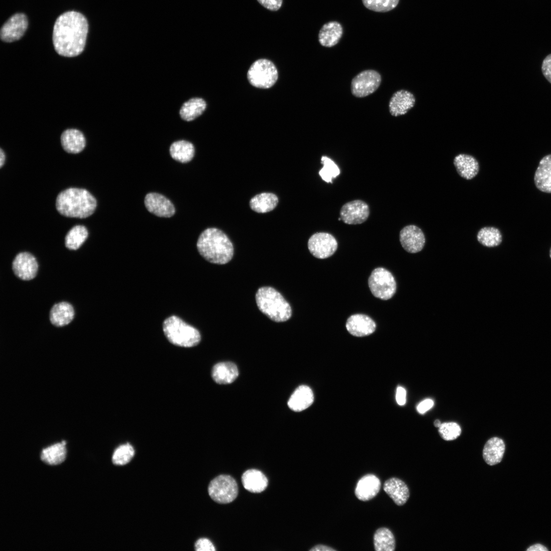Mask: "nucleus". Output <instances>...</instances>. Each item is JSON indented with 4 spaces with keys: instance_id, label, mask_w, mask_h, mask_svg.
Returning a JSON list of instances; mask_svg holds the SVG:
<instances>
[{
    "instance_id": "1",
    "label": "nucleus",
    "mask_w": 551,
    "mask_h": 551,
    "mask_svg": "<svg viewBox=\"0 0 551 551\" xmlns=\"http://www.w3.org/2000/svg\"><path fill=\"white\" fill-rule=\"evenodd\" d=\"M88 31V23L81 13L67 11L56 19L53 33V42L60 55L73 57L83 51Z\"/></svg>"
},
{
    "instance_id": "2",
    "label": "nucleus",
    "mask_w": 551,
    "mask_h": 551,
    "mask_svg": "<svg viewBox=\"0 0 551 551\" xmlns=\"http://www.w3.org/2000/svg\"><path fill=\"white\" fill-rule=\"evenodd\" d=\"M199 254L207 261L224 264L231 260L234 254L233 244L221 230L208 228L199 235L197 243Z\"/></svg>"
},
{
    "instance_id": "3",
    "label": "nucleus",
    "mask_w": 551,
    "mask_h": 551,
    "mask_svg": "<svg viewBox=\"0 0 551 551\" xmlns=\"http://www.w3.org/2000/svg\"><path fill=\"white\" fill-rule=\"evenodd\" d=\"M97 205L95 198L87 190L69 188L57 196L56 207L62 215L85 218L91 215Z\"/></svg>"
},
{
    "instance_id": "4",
    "label": "nucleus",
    "mask_w": 551,
    "mask_h": 551,
    "mask_svg": "<svg viewBox=\"0 0 551 551\" xmlns=\"http://www.w3.org/2000/svg\"><path fill=\"white\" fill-rule=\"evenodd\" d=\"M256 301L260 311L275 322L286 321L292 315L289 304L272 287L259 288L256 294Z\"/></svg>"
},
{
    "instance_id": "5",
    "label": "nucleus",
    "mask_w": 551,
    "mask_h": 551,
    "mask_svg": "<svg viewBox=\"0 0 551 551\" xmlns=\"http://www.w3.org/2000/svg\"><path fill=\"white\" fill-rule=\"evenodd\" d=\"M163 330L168 341L177 346L193 347L201 341L199 331L177 316H171L165 319Z\"/></svg>"
},
{
    "instance_id": "6",
    "label": "nucleus",
    "mask_w": 551,
    "mask_h": 551,
    "mask_svg": "<svg viewBox=\"0 0 551 551\" xmlns=\"http://www.w3.org/2000/svg\"><path fill=\"white\" fill-rule=\"evenodd\" d=\"M247 77L252 86L259 88L268 89L276 83L278 72L271 61L260 59L252 64L247 71Z\"/></svg>"
},
{
    "instance_id": "7",
    "label": "nucleus",
    "mask_w": 551,
    "mask_h": 551,
    "mask_svg": "<svg viewBox=\"0 0 551 551\" xmlns=\"http://www.w3.org/2000/svg\"><path fill=\"white\" fill-rule=\"evenodd\" d=\"M368 286L372 294L382 300H388L394 295L396 283L392 273L383 267L374 269L368 278Z\"/></svg>"
},
{
    "instance_id": "8",
    "label": "nucleus",
    "mask_w": 551,
    "mask_h": 551,
    "mask_svg": "<svg viewBox=\"0 0 551 551\" xmlns=\"http://www.w3.org/2000/svg\"><path fill=\"white\" fill-rule=\"evenodd\" d=\"M210 497L219 504L233 502L238 495V486L235 480L229 475H219L212 480L208 486Z\"/></svg>"
},
{
    "instance_id": "9",
    "label": "nucleus",
    "mask_w": 551,
    "mask_h": 551,
    "mask_svg": "<svg viewBox=\"0 0 551 551\" xmlns=\"http://www.w3.org/2000/svg\"><path fill=\"white\" fill-rule=\"evenodd\" d=\"M381 80L380 74L374 70L362 71L352 81V93L357 97L368 96L377 90L381 84Z\"/></svg>"
},
{
    "instance_id": "10",
    "label": "nucleus",
    "mask_w": 551,
    "mask_h": 551,
    "mask_svg": "<svg viewBox=\"0 0 551 551\" xmlns=\"http://www.w3.org/2000/svg\"><path fill=\"white\" fill-rule=\"evenodd\" d=\"M310 253L318 259H325L332 256L337 249L338 243L331 234L319 232L312 235L308 242Z\"/></svg>"
},
{
    "instance_id": "11",
    "label": "nucleus",
    "mask_w": 551,
    "mask_h": 551,
    "mask_svg": "<svg viewBox=\"0 0 551 551\" xmlns=\"http://www.w3.org/2000/svg\"><path fill=\"white\" fill-rule=\"evenodd\" d=\"M369 213L367 204L362 200L356 199L342 206L340 217L344 223L348 224H361L367 219Z\"/></svg>"
},
{
    "instance_id": "12",
    "label": "nucleus",
    "mask_w": 551,
    "mask_h": 551,
    "mask_svg": "<svg viewBox=\"0 0 551 551\" xmlns=\"http://www.w3.org/2000/svg\"><path fill=\"white\" fill-rule=\"evenodd\" d=\"M28 26V21L25 14H15L1 28V39L6 42L18 40L24 35Z\"/></svg>"
},
{
    "instance_id": "13",
    "label": "nucleus",
    "mask_w": 551,
    "mask_h": 551,
    "mask_svg": "<svg viewBox=\"0 0 551 551\" xmlns=\"http://www.w3.org/2000/svg\"><path fill=\"white\" fill-rule=\"evenodd\" d=\"M12 270L19 279L29 281L34 279L37 274L38 265L35 257L28 252L18 254L12 262Z\"/></svg>"
},
{
    "instance_id": "14",
    "label": "nucleus",
    "mask_w": 551,
    "mask_h": 551,
    "mask_svg": "<svg viewBox=\"0 0 551 551\" xmlns=\"http://www.w3.org/2000/svg\"><path fill=\"white\" fill-rule=\"evenodd\" d=\"M399 241L406 251L416 253L423 249L425 239L423 232L419 227L411 224L405 227L400 231Z\"/></svg>"
},
{
    "instance_id": "15",
    "label": "nucleus",
    "mask_w": 551,
    "mask_h": 551,
    "mask_svg": "<svg viewBox=\"0 0 551 551\" xmlns=\"http://www.w3.org/2000/svg\"><path fill=\"white\" fill-rule=\"evenodd\" d=\"M144 204L151 213L162 217H170L174 215L175 208L172 203L159 193L151 192L144 198Z\"/></svg>"
},
{
    "instance_id": "16",
    "label": "nucleus",
    "mask_w": 551,
    "mask_h": 551,
    "mask_svg": "<svg viewBox=\"0 0 551 551\" xmlns=\"http://www.w3.org/2000/svg\"><path fill=\"white\" fill-rule=\"evenodd\" d=\"M415 103V96L412 92L404 89L398 90L389 101V112L395 117L405 115L414 107Z\"/></svg>"
},
{
    "instance_id": "17",
    "label": "nucleus",
    "mask_w": 551,
    "mask_h": 551,
    "mask_svg": "<svg viewBox=\"0 0 551 551\" xmlns=\"http://www.w3.org/2000/svg\"><path fill=\"white\" fill-rule=\"evenodd\" d=\"M347 331L356 337H364L373 333L376 328L375 322L368 316L356 314L351 315L346 323Z\"/></svg>"
},
{
    "instance_id": "18",
    "label": "nucleus",
    "mask_w": 551,
    "mask_h": 551,
    "mask_svg": "<svg viewBox=\"0 0 551 551\" xmlns=\"http://www.w3.org/2000/svg\"><path fill=\"white\" fill-rule=\"evenodd\" d=\"M381 486V481L376 475L367 474L358 481L355 490V495L360 500H369L378 494Z\"/></svg>"
},
{
    "instance_id": "19",
    "label": "nucleus",
    "mask_w": 551,
    "mask_h": 551,
    "mask_svg": "<svg viewBox=\"0 0 551 551\" xmlns=\"http://www.w3.org/2000/svg\"><path fill=\"white\" fill-rule=\"evenodd\" d=\"M383 489L398 506L404 505L410 496L407 485L397 478L393 477L387 480L384 484Z\"/></svg>"
},
{
    "instance_id": "20",
    "label": "nucleus",
    "mask_w": 551,
    "mask_h": 551,
    "mask_svg": "<svg viewBox=\"0 0 551 551\" xmlns=\"http://www.w3.org/2000/svg\"><path fill=\"white\" fill-rule=\"evenodd\" d=\"M534 183L540 191L551 193V155L543 157L534 174Z\"/></svg>"
},
{
    "instance_id": "21",
    "label": "nucleus",
    "mask_w": 551,
    "mask_h": 551,
    "mask_svg": "<svg viewBox=\"0 0 551 551\" xmlns=\"http://www.w3.org/2000/svg\"><path fill=\"white\" fill-rule=\"evenodd\" d=\"M454 164L458 174L463 178L471 180L475 177L479 171V164L472 156L460 154L454 158Z\"/></svg>"
},
{
    "instance_id": "22",
    "label": "nucleus",
    "mask_w": 551,
    "mask_h": 551,
    "mask_svg": "<svg viewBox=\"0 0 551 551\" xmlns=\"http://www.w3.org/2000/svg\"><path fill=\"white\" fill-rule=\"evenodd\" d=\"M74 311L72 306L66 302L54 304L49 311V320L56 327H63L73 319Z\"/></svg>"
},
{
    "instance_id": "23",
    "label": "nucleus",
    "mask_w": 551,
    "mask_h": 551,
    "mask_svg": "<svg viewBox=\"0 0 551 551\" xmlns=\"http://www.w3.org/2000/svg\"><path fill=\"white\" fill-rule=\"evenodd\" d=\"M61 142L64 151L70 154L80 153L86 145L85 138L83 133L74 129H67L62 133Z\"/></svg>"
},
{
    "instance_id": "24",
    "label": "nucleus",
    "mask_w": 551,
    "mask_h": 551,
    "mask_svg": "<svg viewBox=\"0 0 551 551\" xmlns=\"http://www.w3.org/2000/svg\"><path fill=\"white\" fill-rule=\"evenodd\" d=\"M505 451L504 441L497 437L489 439L485 443L483 450V457L489 465H494L501 462Z\"/></svg>"
},
{
    "instance_id": "25",
    "label": "nucleus",
    "mask_w": 551,
    "mask_h": 551,
    "mask_svg": "<svg viewBox=\"0 0 551 551\" xmlns=\"http://www.w3.org/2000/svg\"><path fill=\"white\" fill-rule=\"evenodd\" d=\"M314 395L311 389L306 385L297 387L290 396L288 406L294 411H303L313 403Z\"/></svg>"
},
{
    "instance_id": "26",
    "label": "nucleus",
    "mask_w": 551,
    "mask_h": 551,
    "mask_svg": "<svg viewBox=\"0 0 551 551\" xmlns=\"http://www.w3.org/2000/svg\"><path fill=\"white\" fill-rule=\"evenodd\" d=\"M241 481L244 488L253 493H260L265 490L268 485L266 477L256 469L245 471L242 475Z\"/></svg>"
},
{
    "instance_id": "27",
    "label": "nucleus",
    "mask_w": 551,
    "mask_h": 551,
    "mask_svg": "<svg viewBox=\"0 0 551 551\" xmlns=\"http://www.w3.org/2000/svg\"><path fill=\"white\" fill-rule=\"evenodd\" d=\"M343 34V28L340 23L333 21L325 23L318 34L320 44L325 47H331L336 45Z\"/></svg>"
},
{
    "instance_id": "28",
    "label": "nucleus",
    "mask_w": 551,
    "mask_h": 551,
    "mask_svg": "<svg viewBox=\"0 0 551 551\" xmlns=\"http://www.w3.org/2000/svg\"><path fill=\"white\" fill-rule=\"evenodd\" d=\"M239 374L236 365L231 362H220L215 364L212 371L214 381L219 384L233 382Z\"/></svg>"
},
{
    "instance_id": "29",
    "label": "nucleus",
    "mask_w": 551,
    "mask_h": 551,
    "mask_svg": "<svg viewBox=\"0 0 551 551\" xmlns=\"http://www.w3.org/2000/svg\"><path fill=\"white\" fill-rule=\"evenodd\" d=\"M66 441H62L43 448L40 455L41 460L51 465H58L63 462L66 457Z\"/></svg>"
},
{
    "instance_id": "30",
    "label": "nucleus",
    "mask_w": 551,
    "mask_h": 551,
    "mask_svg": "<svg viewBox=\"0 0 551 551\" xmlns=\"http://www.w3.org/2000/svg\"><path fill=\"white\" fill-rule=\"evenodd\" d=\"M207 107L206 102L202 98L195 97L184 103L180 110L181 117L190 121L200 116Z\"/></svg>"
},
{
    "instance_id": "31",
    "label": "nucleus",
    "mask_w": 551,
    "mask_h": 551,
    "mask_svg": "<svg viewBox=\"0 0 551 551\" xmlns=\"http://www.w3.org/2000/svg\"><path fill=\"white\" fill-rule=\"evenodd\" d=\"M278 198L271 193H262L255 195L249 202L251 209L258 213L269 212L277 206Z\"/></svg>"
},
{
    "instance_id": "32",
    "label": "nucleus",
    "mask_w": 551,
    "mask_h": 551,
    "mask_svg": "<svg viewBox=\"0 0 551 551\" xmlns=\"http://www.w3.org/2000/svg\"><path fill=\"white\" fill-rule=\"evenodd\" d=\"M194 147L190 142L179 140L173 142L169 148L171 157L175 160L187 163L192 160L194 155Z\"/></svg>"
},
{
    "instance_id": "33",
    "label": "nucleus",
    "mask_w": 551,
    "mask_h": 551,
    "mask_svg": "<svg viewBox=\"0 0 551 551\" xmlns=\"http://www.w3.org/2000/svg\"><path fill=\"white\" fill-rule=\"evenodd\" d=\"M373 544L376 551H393L395 540L391 531L387 528H380L374 534Z\"/></svg>"
},
{
    "instance_id": "34",
    "label": "nucleus",
    "mask_w": 551,
    "mask_h": 551,
    "mask_svg": "<svg viewBox=\"0 0 551 551\" xmlns=\"http://www.w3.org/2000/svg\"><path fill=\"white\" fill-rule=\"evenodd\" d=\"M88 235V230L85 226H75L69 230L65 236V246L69 249L76 250L84 242Z\"/></svg>"
},
{
    "instance_id": "35",
    "label": "nucleus",
    "mask_w": 551,
    "mask_h": 551,
    "mask_svg": "<svg viewBox=\"0 0 551 551\" xmlns=\"http://www.w3.org/2000/svg\"><path fill=\"white\" fill-rule=\"evenodd\" d=\"M477 239L482 245L488 247H493L502 243V235L498 229L492 227H486L479 230L477 234Z\"/></svg>"
},
{
    "instance_id": "36",
    "label": "nucleus",
    "mask_w": 551,
    "mask_h": 551,
    "mask_svg": "<svg viewBox=\"0 0 551 551\" xmlns=\"http://www.w3.org/2000/svg\"><path fill=\"white\" fill-rule=\"evenodd\" d=\"M134 454V449L130 444H122L114 452L112 460L115 465H123L131 461Z\"/></svg>"
},
{
    "instance_id": "37",
    "label": "nucleus",
    "mask_w": 551,
    "mask_h": 551,
    "mask_svg": "<svg viewBox=\"0 0 551 551\" xmlns=\"http://www.w3.org/2000/svg\"><path fill=\"white\" fill-rule=\"evenodd\" d=\"M321 161L323 166L319 171V176L325 182L332 183L333 178H336L340 174L338 166L327 156H322Z\"/></svg>"
},
{
    "instance_id": "38",
    "label": "nucleus",
    "mask_w": 551,
    "mask_h": 551,
    "mask_svg": "<svg viewBox=\"0 0 551 551\" xmlns=\"http://www.w3.org/2000/svg\"><path fill=\"white\" fill-rule=\"evenodd\" d=\"M364 6L375 12H385L395 8L399 0H362Z\"/></svg>"
},
{
    "instance_id": "39",
    "label": "nucleus",
    "mask_w": 551,
    "mask_h": 551,
    "mask_svg": "<svg viewBox=\"0 0 551 551\" xmlns=\"http://www.w3.org/2000/svg\"><path fill=\"white\" fill-rule=\"evenodd\" d=\"M461 428L454 422H444L438 428V432L444 440L451 441L457 439L461 434Z\"/></svg>"
},
{
    "instance_id": "40",
    "label": "nucleus",
    "mask_w": 551,
    "mask_h": 551,
    "mask_svg": "<svg viewBox=\"0 0 551 551\" xmlns=\"http://www.w3.org/2000/svg\"><path fill=\"white\" fill-rule=\"evenodd\" d=\"M195 549L197 551H214L215 547L212 542L207 538H200L195 543Z\"/></svg>"
},
{
    "instance_id": "41",
    "label": "nucleus",
    "mask_w": 551,
    "mask_h": 551,
    "mask_svg": "<svg viewBox=\"0 0 551 551\" xmlns=\"http://www.w3.org/2000/svg\"><path fill=\"white\" fill-rule=\"evenodd\" d=\"M541 70L544 77L551 84V54L543 60Z\"/></svg>"
},
{
    "instance_id": "42",
    "label": "nucleus",
    "mask_w": 551,
    "mask_h": 551,
    "mask_svg": "<svg viewBox=\"0 0 551 551\" xmlns=\"http://www.w3.org/2000/svg\"><path fill=\"white\" fill-rule=\"evenodd\" d=\"M264 7L270 11H277L282 6L283 0H257Z\"/></svg>"
},
{
    "instance_id": "43",
    "label": "nucleus",
    "mask_w": 551,
    "mask_h": 551,
    "mask_svg": "<svg viewBox=\"0 0 551 551\" xmlns=\"http://www.w3.org/2000/svg\"><path fill=\"white\" fill-rule=\"evenodd\" d=\"M434 405V401L431 399H426L421 402L417 406V410L420 414H424L429 410Z\"/></svg>"
},
{
    "instance_id": "44",
    "label": "nucleus",
    "mask_w": 551,
    "mask_h": 551,
    "mask_svg": "<svg viewBox=\"0 0 551 551\" xmlns=\"http://www.w3.org/2000/svg\"><path fill=\"white\" fill-rule=\"evenodd\" d=\"M396 400L397 404L400 406H403L405 404L406 401V391L403 387L399 386L397 388Z\"/></svg>"
},
{
    "instance_id": "45",
    "label": "nucleus",
    "mask_w": 551,
    "mask_h": 551,
    "mask_svg": "<svg viewBox=\"0 0 551 551\" xmlns=\"http://www.w3.org/2000/svg\"><path fill=\"white\" fill-rule=\"evenodd\" d=\"M310 551H335L336 549L327 545L318 544L310 549Z\"/></svg>"
},
{
    "instance_id": "46",
    "label": "nucleus",
    "mask_w": 551,
    "mask_h": 551,
    "mask_svg": "<svg viewBox=\"0 0 551 551\" xmlns=\"http://www.w3.org/2000/svg\"><path fill=\"white\" fill-rule=\"evenodd\" d=\"M527 550L528 551H547L548 549L544 545L537 543L534 544L529 547Z\"/></svg>"
},
{
    "instance_id": "47",
    "label": "nucleus",
    "mask_w": 551,
    "mask_h": 551,
    "mask_svg": "<svg viewBox=\"0 0 551 551\" xmlns=\"http://www.w3.org/2000/svg\"><path fill=\"white\" fill-rule=\"evenodd\" d=\"M5 160V154L3 150L1 148L0 149V167H2L4 164Z\"/></svg>"
},
{
    "instance_id": "48",
    "label": "nucleus",
    "mask_w": 551,
    "mask_h": 551,
    "mask_svg": "<svg viewBox=\"0 0 551 551\" xmlns=\"http://www.w3.org/2000/svg\"><path fill=\"white\" fill-rule=\"evenodd\" d=\"M441 424V423L440 421L439 420H438V419L435 420V421L434 422V425L436 427H438V428H439V427L440 425Z\"/></svg>"
},
{
    "instance_id": "49",
    "label": "nucleus",
    "mask_w": 551,
    "mask_h": 551,
    "mask_svg": "<svg viewBox=\"0 0 551 551\" xmlns=\"http://www.w3.org/2000/svg\"><path fill=\"white\" fill-rule=\"evenodd\" d=\"M549 257H550V258L551 259V247H550V249L549 250Z\"/></svg>"
}]
</instances>
